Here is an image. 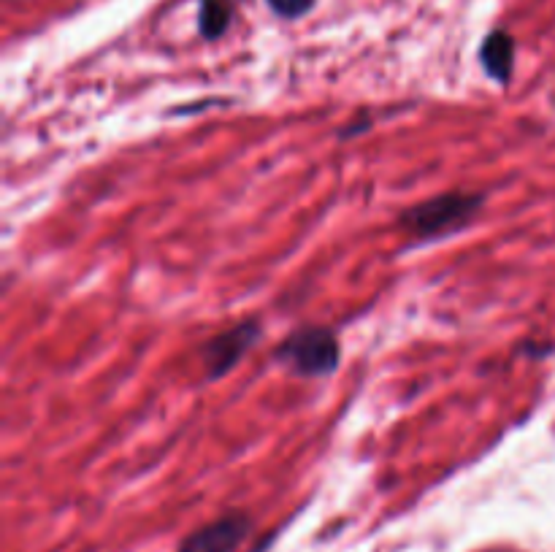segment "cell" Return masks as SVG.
<instances>
[{"mask_svg":"<svg viewBox=\"0 0 555 552\" xmlns=\"http://www.w3.org/2000/svg\"><path fill=\"white\" fill-rule=\"evenodd\" d=\"M482 203L485 198L474 193L436 195L401 214V225L412 239H442V236L461 230L463 225H469L480 212Z\"/></svg>","mask_w":555,"mask_h":552,"instance_id":"obj_1","label":"cell"},{"mask_svg":"<svg viewBox=\"0 0 555 552\" xmlns=\"http://www.w3.org/2000/svg\"><path fill=\"white\" fill-rule=\"evenodd\" d=\"M342 358V347L331 328H298L277 350V360L306 379L331 377Z\"/></svg>","mask_w":555,"mask_h":552,"instance_id":"obj_2","label":"cell"},{"mask_svg":"<svg viewBox=\"0 0 555 552\" xmlns=\"http://www.w3.org/2000/svg\"><path fill=\"white\" fill-rule=\"evenodd\" d=\"M260 331L263 328L258 320H244L206 341L201 347V363L206 368V377L222 379L225 374H231L233 368L239 366V360L255 347Z\"/></svg>","mask_w":555,"mask_h":552,"instance_id":"obj_3","label":"cell"},{"mask_svg":"<svg viewBox=\"0 0 555 552\" xmlns=\"http://www.w3.org/2000/svg\"><path fill=\"white\" fill-rule=\"evenodd\" d=\"M252 531V520L244 512H231L214 523L187 534L176 552H233Z\"/></svg>","mask_w":555,"mask_h":552,"instance_id":"obj_4","label":"cell"},{"mask_svg":"<svg viewBox=\"0 0 555 552\" xmlns=\"http://www.w3.org/2000/svg\"><path fill=\"white\" fill-rule=\"evenodd\" d=\"M480 63L493 82L507 84L512 79V68H515V41H512V36L504 30H493L491 36L482 41Z\"/></svg>","mask_w":555,"mask_h":552,"instance_id":"obj_5","label":"cell"},{"mask_svg":"<svg viewBox=\"0 0 555 552\" xmlns=\"http://www.w3.org/2000/svg\"><path fill=\"white\" fill-rule=\"evenodd\" d=\"M233 22V0H201L198 9V30L201 36L214 41L225 36V30Z\"/></svg>","mask_w":555,"mask_h":552,"instance_id":"obj_6","label":"cell"},{"mask_svg":"<svg viewBox=\"0 0 555 552\" xmlns=\"http://www.w3.org/2000/svg\"><path fill=\"white\" fill-rule=\"evenodd\" d=\"M269 9L282 19H298L315 9L317 0H266Z\"/></svg>","mask_w":555,"mask_h":552,"instance_id":"obj_7","label":"cell"}]
</instances>
